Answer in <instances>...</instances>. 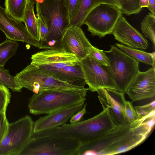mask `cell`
<instances>
[{
    "label": "cell",
    "mask_w": 155,
    "mask_h": 155,
    "mask_svg": "<svg viewBox=\"0 0 155 155\" xmlns=\"http://www.w3.org/2000/svg\"><path fill=\"white\" fill-rule=\"evenodd\" d=\"M87 104H84L83 107L74 114L70 118V123H74L80 121L86 112Z\"/></svg>",
    "instance_id": "35"
},
{
    "label": "cell",
    "mask_w": 155,
    "mask_h": 155,
    "mask_svg": "<svg viewBox=\"0 0 155 155\" xmlns=\"http://www.w3.org/2000/svg\"><path fill=\"white\" fill-rule=\"evenodd\" d=\"M88 51L89 54L101 65H109V60L104 51L92 46L89 48Z\"/></svg>",
    "instance_id": "28"
},
{
    "label": "cell",
    "mask_w": 155,
    "mask_h": 155,
    "mask_svg": "<svg viewBox=\"0 0 155 155\" xmlns=\"http://www.w3.org/2000/svg\"><path fill=\"white\" fill-rule=\"evenodd\" d=\"M124 114L128 124H130L138 118V116L132 103L126 100L125 102Z\"/></svg>",
    "instance_id": "30"
},
{
    "label": "cell",
    "mask_w": 155,
    "mask_h": 155,
    "mask_svg": "<svg viewBox=\"0 0 155 155\" xmlns=\"http://www.w3.org/2000/svg\"><path fill=\"white\" fill-rule=\"evenodd\" d=\"M134 108L138 116V119L142 116L149 114L152 111L155 109V100L145 105L135 106Z\"/></svg>",
    "instance_id": "32"
},
{
    "label": "cell",
    "mask_w": 155,
    "mask_h": 155,
    "mask_svg": "<svg viewBox=\"0 0 155 155\" xmlns=\"http://www.w3.org/2000/svg\"><path fill=\"white\" fill-rule=\"evenodd\" d=\"M139 4L141 8H148L149 5L148 0H139Z\"/></svg>",
    "instance_id": "38"
},
{
    "label": "cell",
    "mask_w": 155,
    "mask_h": 155,
    "mask_svg": "<svg viewBox=\"0 0 155 155\" xmlns=\"http://www.w3.org/2000/svg\"><path fill=\"white\" fill-rule=\"evenodd\" d=\"M141 28L145 37L152 41L153 48L155 49V15L149 13L141 23Z\"/></svg>",
    "instance_id": "24"
},
{
    "label": "cell",
    "mask_w": 155,
    "mask_h": 155,
    "mask_svg": "<svg viewBox=\"0 0 155 155\" xmlns=\"http://www.w3.org/2000/svg\"><path fill=\"white\" fill-rule=\"evenodd\" d=\"M81 145L70 137H31L19 155H77Z\"/></svg>",
    "instance_id": "6"
},
{
    "label": "cell",
    "mask_w": 155,
    "mask_h": 155,
    "mask_svg": "<svg viewBox=\"0 0 155 155\" xmlns=\"http://www.w3.org/2000/svg\"><path fill=\"white\" fill-rule=\"evenodd\" d=\"M30 63L40 68H58L79 63L75 55L64 49H46L32 55Z\"/></svg>",
    "instance_id": "13"
},
{
    "label": "cell",
    "mask_w": 155,
    "mask_h": 155,
    "mask_svg": "<svg viewBox=\"0 0 155 155\" xmlns=\"http://www.w3.org/2000/svg\"><path fill=\"white\" fill-rule=\"evenodd\" d=\"M111 34L116 40L127 46L143 49L148 48L147 41L122 15L119 19Z\"/></svg>",
    "instance_id": "17"
},
{
    "label": "cell",
    "mask_w": 155,
    "mask_h": 155,
    "mask_svg": "<svg viewBox=\"0 0 155 155\" xmlns=\"http://www.w3.org/2000/svg\"><path fill=\"white\" fill-rule=\"evenodd\" d=\"M0 30L9 40L25 42L37 48L38 46L39 41L30 34L22 22L10 16L0 5Z\"/></svg>",
    "instance_id": "14"
},
{
    "label": "cell",
    "mask_w": 155,
    "mask_h": 155,
    "mask_svg": "<svg viewBox=\"0 0 155 155\" xmlns=\"http://www.w3.org/2000/svg\"><path fill=\"white\" fill-rule=\"evenodd\" d=\"M36 16L40 37L39 41H43L48 33V20L46 17L41 14L37 15Z\"/></svg>",
    "instance_id": "29"
},
{
    "label": "cell",
    "mask_w": 155,
    "mask_h": 155,
    "mask_svg": "<svg viewBox=\"0 0 155 155\" xmlns=\"http://www.w3.org/2000/svg\"><path fill=\"white\" fill-rule=\"evenodd\" d=\"M28 1H31V2H35V1H37V0H28Z\"/></svg>",
    "instance_id": "40"
},
{
    "label": "cell",
    "mask_w": 155,
    "mask_h": 155,
    "mask_svg": "<svg viewBox=\"0 0 155 155\" xmlns=\"http://www.w3.org/2000/svg\"><path fill=\"white\" fill-rule=\"evenodd\" d=\"M9 124L6 117V111H0V142L7 133Z\"/></svg>",
    "instance_id": "33"
},
{
    "label": "cell",
    "mask_w": 155,
    "mask_h": 155,
    "mask_svg": "<svg viewBox=\"0 0 155 155\" xmlns=\"http://www.w3.org/2000/svg\"><path fill=\"white\" fill-rule=\"evenodd\" d=\"M63 49L74 54L79 60L89 54L88 50L93 45L80 28L71 25L66 30L62 39Z\"/></svg>",
    "instance_id": "15"
},
{
    "label": "cell",
    "mask_w": 155,
    "mask_h": 155,
    "mask_svg": "<svg viewBox=\"0 0 155 155\" xmlns=\"http://www.w3.org/2000/svg\"><path fill=\"white\" fill-rule=\"evenodd\" d=\"M64 1L66 9L67 18L69 25L79 10L81 0H64Z\"/></svg>",
    "instance_id": "27"
},
{
    "label": "cell",
    "mask_w": 155,
    "mask_h": 155,
    "mask_svg": "<svg viewBox=\"0 0 155 155\" xmlns=\"http://www.w3.org/2000/svg\"><path fill=\"white\" fill-rule=\"evenodd\" d=\"M97 92L103 109H107L117 127L120 128L128 124L124 114L125 93L108 88H101Z\"/></svg>",
    "instance_id": "11"
},
{
    "label": "cell",
    "mask_w": 155,
    "mask_h": 155,
    "mask_svg": "<svg viewBox=\"0 0 155 155\" xmlns=\"http://www.w3.org/2000/svg\"><path fill=\"white\" fill-rule=\"evenodd\" d=\"M84 102H80L39 117L34 122L33 132L45 131L66 124L74 114L83 107Z\"/></svg>",
    "instance_id": "16"
},
{
    "label": "cell",
    "mask_w": 155,
    "mask_h": 155,
    "mask_svg": "<svg viewBox=\"0 0 155 155\" xmlns=\"http://www.w3.org/2000/svg\"><path fill=\"white\" fill-rule=\"evenodd\" d=\"M36 4V15L48 20V33L44 40H61L69 26L64 0H40Z\"/></svg>",
    "instance_id": "7"
},
{
    "label": "cell",
    "mask_w": 155,
    "mask_h": 155,
    "mask_svg": "<svg viewBox=\"0 0 155 155\" xmlns=\"http://www.w3.org/2000/svg\"><path fill=\"white\" fill-rule=\"evenodd\" d=\"M118 128L107 108L86 120L68 124L41 132L42 137L74 138L81 144L91 142Z\"/></svg>",
    "instance_id": "1"
},
{
    "label": "cell",
    "mask_w": 155,
    "mask_h": 155,
    "mask_svg": "<svg viewBox=\"0 0 155 155\" xmlns=\"http://www.w3.org/2000/svg\"><path fill=\"white\" fill-rule=\"evenodd\" d=\"M1 84H0V87H1Z\"/></svg>",
    "instance_id": "41"
},
{
    "label": "cell",
    "mask_w": 155,
    "mask_h": 155,
    "mask_svg": "<svg viewBox=\"0 0 155 155\" xmlns=\"http://www.w3.org/2000/svg\"><path fill=\"white\" fill-rule=\"evenodd\" d=\"M117 1L121 8V10L123 14L127 15V7L126 0H117Z\"/></svg>",
    "instance_id": "36"
},
{
    "label": "cell",
    "mask_w": 155,
    "mask_h": 155,
    "mask_svg": "<svg viewBox=\"0 0 155 155\" xmlns=\"http://www.w3.org/2000/svg\"><path fill=\"white\" fill-rule=\"evenodd\" d=\"M35 4L28 1L23 22L28 32L33 38L39 41L40 37L37 18L34 12Z\"/></svg>",
    "instance_id": "21"
},
{
    "label": "cell",
    "mask_w": 155,
    "mask_h": 155,
    "mask_svg": "<svg viewBox=\"0 0 155 155\" xmlns=\"http://www.w3.org/2000/svg\"><path fill=\"white\" fill-rule=\"evenodd\" d=\"M79 61L89 91L93 92L101 88H108L118 91L106 66L98 63L89 54Z\"/></svg>",
    "instance_id": "10"
},
{
    "label": "cell",
    "mask_w": 155,
    "mask_h": 155,
    "mask_svg": "<svg viewBox=\"0 0 155 155\" xmlns=\"http://www.w3.org/2000/svg\"><path fill=\"white\" fill-rule=\"evenodd\" d=\"M86 95L70 90H46L34 94L29 98L28 107L30 113L48 114L80 102L85 101Z\"/></svg>",
    "instance_id": "3"
},
{
    "label": "cell",
    "mask_w": 155,
    "mask_h": 155,
    "mask_svg": "<svg viewBox=\"0 0 155 155\" xmlns=\"http://www.w3.org/2000/svg\"><path fill=\"white\" fill-rule=\"evenodd\" d=\"M104 51L109 60L106 66L119 91L125 93L139 70V61L124 53L114 45Z\"/></svg>",
    "instance_id": "5"
},
{
    "label": "cell",
    "mask_w": 155,
    "mask_h": 155,
    "mask_svg": "<svg viewBox=\"0 0 155 155\" xmlns=\"http://www.w3.org/2000/svg\"><path fill=\"white\" fill-rule=\"evenodd\" d=\"M16 81L23 87L37 93L46 90H62L76 91L87 95L88 88L61 81L30 63L14 77Z\"/></svg>",
    "instance_id": "4"
},
{
    "label": "cell",
    "mask_w": 155,
    "mask_h": 155,
    "mask_svg": "<svg viewBox=\"0 0 155 155\" xmlns=\"http://www.w3.org/2000/svg\"><path fill=\"white\" fill-rule=\"evenodd\" d=\"M40 68L61 81L79 86L86 84L79 63L58 68Z\"/></svg>",
    "instance_id": "18"
},
{
    "label": "cell",
    "mask_w": 155,
    "mask_h": 155,
    "mask_svg": "<svg viewBox=\"0 0 155 155\" xmlns=\"http://www.w3.org/2000/svg\"><path fill=\"white\" fill-rule=\"evenodd\" d=\"M28 0H5L6 12L11 17L23 22Z\"/></svg>",
    "instance_id": "22"
},
{
    "label": "cell",
    "mask_w": 155,
    "mask_h": 155,
    "mask_svg": "<svg viewBox=\"0 0 155 155\" xmlns=\"http://www.w3.org/2000/svg\"><path fill=\"white\" fill-rule=\"evenodd\" d=\"M34 124L28 115L9 123L7 133L0 142V155H19L31 137Z\"/></svg>",
    "instance_id": "8"
},
{
    "label": "cell",
    "mask_w": 155,
    "mask_h": 155,
    "mask_svg": "<svg viewBox=\"0 0 155 155\" xmlns=\"http://www.w3.org/2000/svg\"><path fill=\"white\" fill-rule=\"evenodd\" d=\"M155 123V116L147 118L136 127L131 129L134 135L147 138L154 127Z\"/></svg>",
    "instance_id": "26"
},
{
    "label": "cell",
    "mask_w": 155,
    "mask_h": 155,
    "mask_svg": "<svg viewBox=\"0 0 155 155\" xmlns=\"http://www.w3.org/2000/svg\"><path fill=\"white\" fill-rule=\"evenodd\" d=\"M127 7V15L137 14L141 10L140 6L139 0H126Z\"/></svg>",
    "instance_id": "34"
},
{
    "label": "cell",
    "mask_w": 155,
    "mask_h": 155,
    "mask_svg": "<svg viewBox=\"0 0 155 155\" xmlns=\"http://www.w3.org/2000/svg\"><path fill=\"white\" fill-rule=\"evenodd\" d=\"M11 96L8 88L1 84L0 87V111H6L10 102Z\"/></svg>",
    "instance_id": "31"
},
{
    "label": "cell",
    "mask_w": 155,
    "mask_h": 155,
    "mask_svg": "<svg viewBox=\"0 0 155 155\" xmlns=\"http://www.w3.org/2000/svg\"><path fill=\"white\" fill-rule=\"evenodd\" d=\"M102 4L114 5L121 10L117 0H81L79 10L69 27L71 25L81 27L86 17L89 12L95 7Z\"/></svg>",
    "instance_id": "19"
},
{
    "label": "cell",
    "mask_w": 155,
    "mask_h": 155,
    "mask_svg": "<svg viewBox=\"0 0 155 155\" xmlns=\"http://www.w3.org/2000/svg\"><path fill=\"white\" fill-rule=\"evenodd\" d=\"M117 47L126 54L131 56L142 63L151 65L155 69V54L154 52L151 53L130 48L123 45L116 43Z\"/></svg>",
    "instance_id": "20"
},
{
    "label": "cell",
    "mask_w": 155,
    "mask_h": 155,
    "mask_svg": "<svg viewBox=\"0 0 155 155\" xmlns=\"http://www.w3.org/2000/svg\"><path fill=\"white\" fill-rule=\"evenodd\" d=\"M0 84L14 92H20L23 88L10 74L8 70L0 67Z\"/></svg>",
    "instance_id": "25"
},
{
    "label": "cell",
    "mask_w": 155,
    "mask_h": 155,
    "mask_svg": "<svg viewBox=\"0 0 155 155\" xmlns=\"http://www.w3.org/2000/svg\"><path fill=\"white\" fill-rule=\"evenodd\" d=\"M18 43L15 41L6 40L0 44V67L4 68L7 61L16 53Z\"/></svg>",
    "instance_id": "23"
},
{
    "label": "cell",
    "mask_w": 155,
    "mask_h": 155,
    "mask_svg": "<svg viewBox=\"0 0 155 155\" xmlns=\"http://www.w3.org/2000/svg\"><path fill=\"white\" fill-rule=\"evenodd\" d=\"M83 155H97V153L94 151L89 150L85 151L82 154Z\"/></svg>",
    "instance_id": "39"
},
{
    "label": "cell",
    "mask_w": 155,
    "mask_h": 155,
    "mask_svg": "<svg viewBox=\"0 0 155 155\" xmlns=\"http://www.w3.org/2000/svg\"><path fill=\"white\" fill-rule=\"evenodd\" d=\"M122 11L109 4H100L92 9L86 17L84 24L87 25L91 35L100 38L111 34L120 17Z\"/></svg>",
    "instance_id": "9"
},
{
    "label": "cell",
    "mask_w": 155,
    "mask_h": 155,
    "mask_svg": "<svg viewBox=\"0 0 155 155\" xmlns=\"http://www.w3.org/2000/svg\"><path fill=\"white\" fill-rule=\"evenodd\" d=\"M146 137L134 134L129 124L118 128L97 139L81 144L77 155L92 150L97 155H114L127 152L142 143Z\"/></svg>",
    "instance_id": "2"
},
{
    "label": "cell",
    "mask_w": 155,
    "mask_h": 155,
    "mask_svg": "<svg viewBox=\"0 0 155 155\" xmlns=\"http://www.w3.org/2000/svg\"><path fill=\"white\" fill-rule=\"evenodd\" d=\"M125 93L132 102L154 97L155 70L152 67L146 71H139Z\"/></svg>",
    "instance_id": "12"
},
{
    "label": "cell",
    "mask_w": 155,
    "mask_h": 155,
    "mask_svg": "<svg viewBox=\"0 0 155 155\" xmlns=\"http://www.w3.org/2000/svg\"><path fill=\"white\" fill-rule=\"evenodd\" d=\"M149 5L148 8L150 12L155 15V0H148Z\"/></svg>",
    "instance_id": "37"
}]
</instances>
